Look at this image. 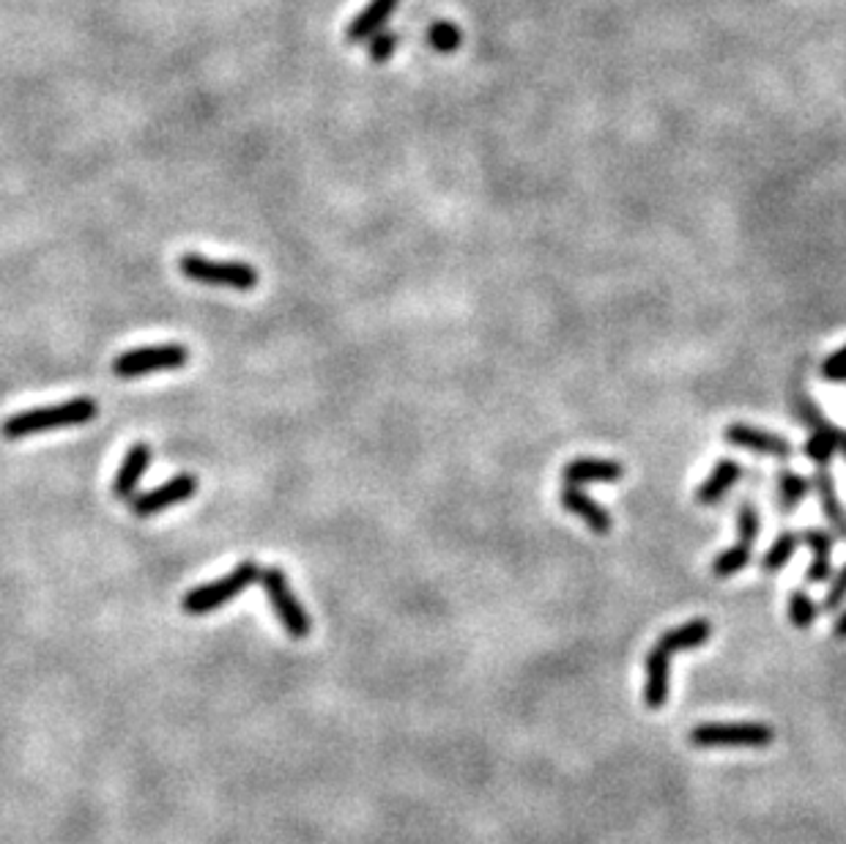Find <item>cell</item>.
I'll return each instance as SVG.
<instances>
[{
	"label": "cell",
	"instance_id": "1",
	"mask_svg": "<svg viewBox=\"0 0 846 844\" xmlns=\"http://www.w3.org/2000/svg\"><path fill=\"white\" fill-rule=\"evenodd\" d=\"M99 414V406L94 398H72L66 404L41 406V409L20 411V414L9 417L0 425V434L7 439H23V436L47 434V431L58 429H74V425H86Z\"/></svg>",
	"mask_w": 846,
	"mask_h": 844
},
{
	"label": "cell",
	"instance_id": "2",
	"mask_svg": "<svg viewBox=\"0 0 846 844\" xmlns=\"http://www.w3.org/2000/svg\"><path fill=\"white\" fill-rule=\"evenodd\" d=\"M261 579V566L252 562V559H245L241 566H236L234 571L227 573V576L216 579V582L203 584L198 589H189L182 600V609L187 615H211V611L222 609L225 604H231L234 598H239L250 584H256Z\"/></svg>",
	"mask_w": 846,
	"mask_h": 844
},
{
	"label": "cell",
	"instance_id": "3",
	"mask_svg": "<svg viewBox=\"0 0 846 844\" xmlns=\"http://www.w3.org/2000/svg\"><path fill=\"white\" fill-rule=\"evenodd\" d=\"M178 269L184 277L203 283V286H222L234 288V291H252L258 286L261 274L245 261H214V258L198 256V252H187L178 258Z\"/></svg>",
	"mask_w": 846,
	"mask_h": 844
},
{
	"label": "cell",
	"instance_id": "4",
	"mask_svg": "<svg viewBox=\"0 0 846 844\" xmlns=\"http://www.w3.org/2000/svg\"><path fill=\"white\" fill-rule=\"evenodd\" d=\"M189 360V351L178 343H162V346H142L135 351H124L113 360V373L121 378H140L148 373L176 371Z\"/></svg>",
	"mask_w": 846,
	"mask_h": 844
},
{
	"label": "cell",
	"instance_id": "5",
	"mask_svg": "<svg viewBox=\"0 0 846 844\" xmlns=\"http://www.w3.org/2000/svg\"><path fill=\"white\" fill-rule=\"evenodd\" d=\"M261 584L269 604H272L274 615H277V620L283 622L285 631H288L294 640H304V636H310L313 622H310V615H307L304 606L296 600L294 589L288 587L285 573L279 571V568H261Z\"/></svg>",
	"mask_w": 846,
	"mask_h": 844
},
{
	"label": "cell",
	"instance_id": "6",
	"mask_svg": "<svg viewBox=\"0 0 846 844\" xmlns=\"http://www.w3.org/2000/svg\"><path fill=\"white\" fill-rule=\"evenodd\" d=\"M687 741L699 748L716 746H748L761 748L775 741V730L770 724H699L691 730Z\"/></svg>",
	"mask_w": 846,
	"mask_h": 844
},
{
	"label": "cell",
	"instance_id": "7",
	"mask_svg": "<svg viewBox=\"0 0 846 844\" xmlns=\"http://www.w3.org/2000/svg\"><path fill=\"white\" fill-rule=\"evenodd\" d=\"M195 491H198V477H195V474H176V477L165 480V483L157 485V488L135 497L132 510H135V516H140V519H148V516H157L162 513V510L173 508V505H182L187 502V499H192Z\"/></svg>",
	"mask_w": 846,
	"mask_h": 844
},
{
	"label": "cell",
	"instance_id": "8",
	"mask_svg": "<svg viewBox=\"0 0 846 844\" xmlns=\"http://www.w3.org/2000/svg\"><path fill=\"white\" fill-rule=\"evenodd\" d=\"M729 445L743 447V450L759 452V456H773V458H789L792 445L784 436L767 434V431L754 429V425H743V422H732L726 431H723Z\"/></svg>",
	"mask_w": 846,
	"mask_h": 844
},
{
	"label": "cell",
	"instance_id": "9",
	"mask_svg": "<svg viewBox=\"0 0 846 844\" xmlns=\"http://www.w3.org/2000/svg\"><path fill=\"white\" fill-rule=\"evenodd\" d=\"M669 661L660 647H652L647 653V663H644V705L649 710H660L669 702Z\"/></svg>",
	"mask_w": 846,
	"mask_h": 844
},
{
	"label": "cell",
	"instance_id": "10",
	"mask_svg": "<svg viewBox=\"0 0 846 844\" xmlns=\"http://www.w3.org/2000/svg\"><path fill=\"white\" fill-rule=\"evenodd\" d=\"M622 477H625V467L620 461H606V458H575L564 467L568 485L617 483Z\"/></svg>",
	"mask_w": 846,
	"mask_h": 844
},
{
	"label": "cell",
	"instance_id": "11",
	"mask_svg": "<svg viewBox=\"0 0 846 844\" xmlns=\"http://www.w3.org/2000/svg\"><path fill=\"white\" fill-rule=\"evenodd\" d=\"M562 505L570 513L578 516L595 535H608V532H611V513L602 510V505H597L592 497H586L584 491H578V485H568V488L562 491Z\"/></svg>",
	"mask_w": 846,
	"mask_h": 844
},
{
	"label": "cell",
	"instance_id": "12",
	"mask_svg": "<svg viewBox=\"0 0 846 844\" xmlns=\"http://www.w3.org/2000/svg\"><path fill=\"white\" fill-rule=\"evenodd\" d=\"M151 456L153 452H151V447L146 445V442H137V445H132V450L124 456L119 474H115V480H113L115 499L135 497V488H137V483H140L142 474H146L148 463H151Z\"/></svg>",
	"mask_w": 846,
	"mask_h": 844
},
{
	"label": "cell",
	"instance_id": "13",
	"mask_svg": "<svg viewBox=\"0 0 846 844\" xmlns=\"http://www.w3.org/2000/svg\"><path fill=\"white\" fill-rule=\"evenodd\" d=\"M712 636V625L707 620H691L680 628H671L660 636V642L655 647L665 653V656H674V653L696 650V647H705Z\"/></svg>",
	"mask_w": 846,
	"mask_h": 844
},
{
	"label": "cell",
	"instance_id": "14",
	"mask_svg": "<svg viewBox=\"0 0 846 844\" xmlns=\"http://www.w3.org/2000/svg\"><path fill=\"white\" fill-rule=\"evenodd\" d=\"M739 477H743L739 463L732 461V458H723V461H718L716 467H712L710 477L699 485V491H696V502L699 505L721 502V499L729 494V488H732Z\"/></svg>",
	"mask_w": 846,
	"mask_h": 844
},
{
	"label": "cell",
	"instance_id": "15",
	"mask_svg": "<svg viewBox=\"0 0 846 844\" xmlns=\"http://www.w3.org/2000/svg\"><path fill=\"white\" fill-rule=\"evenodd\" d=\"M400 0H370L368 7H364V12L359 14L357 20H353L351 25H348V41H364L368 36H373L375 30L381 28V25L387 23L389 17L395 14V9H398Z\"/></svg>",
	"mask_w": 846,
	"mask_h": 844
},
{
	"label": "cell",
	"instance_id": "16",
	"mask_svg": "<svg viewBox=\"0 0 846 844\" xmlns=\"http://www.w3.org/2000/svg\"><path fill=\"white\" fill-rule=\"evenodd\" d=\"M806 543L813 548V562L808 568V582L824 584L833 576V541L824 530H808Z\"/></svg>",
	"mask_w": 846,
	"mask_h": 844
},
{
	"label": "cell",
	"instance_id": "17",
	"mask_svg": "<svg viewBox=\"0 0 846 844\" xmlns=\"http://www.w3.org/2000/svg\"><path fill=\"white\" fill-rule=\"evenodd\" d=\"M813 414V411H811ZM813 429H817V434L811 436V439L806 442V456L811 458L817 467H828L830 458L835 456V450H838V429H833V425H828V422L822 420L819 414H813Z\"/></svg>",
	"mask_w": 846,
	"mask_h": 844
},
{
	"label": "cell",
	"instance_id": "18",
	"mask_svg": "<svg viewBox=\"0 0 846 844\" xmlns=\"http://www.w3.org/2000/svg\"><path fill=\"white\" fill-rule=\"evenodd\" d=\"M813 485H817L819 502H822V510L824 516H828V521L846 537V513L838 502V494H835V485H833V477H830L828 467H817Z\"/></svg>",
	"mask_w": 846,
	"mask_h": 844
},
{
	"label": "cell",
	"instance_id": "19",
	"mask_svg": "<svg viewBox=\"0 0 846 844\" xmlns=\"http://www.w3.org/2000/svg\"><path fill=\"white\" fill-rule=\"evenodd\" d=\"M797 543H800V537H797L795 532H784V535H781L779 541L773 543V546L767 548L764 559H761V568H764L767 573L781 571V568H784L786 562L792 559V554L797 551Z\"/></svg>",
	"mask_w": 846,
	"mask_h": 844
},
{
	"label": "cell",
	"instance_id": "20",
	"mask_svg": "<svg viewBox=\"0 0 846 844\" xmlns=\"http://www.w3.org/2000/svg\"><path fill=\"white\" fill-rule=\"evenodd\" d=\"M808 494V483L795 472L779 474V505L784 513H792Z\"/></svg>",
	"mask_w": 846,
	"mask_h": 844
},
{
	"label": "cell",
	"instance_id": "21",
	"mask_svg": "<svg viewBox=\"0 0 846 844\" xmlns=\"http://www.w3.org/2000/svg\"><path fill=\"white\" fill-rule=\"evenodd\" d=\"M748 562H750V546L737 543V546H732V548H726L723 554H718L716 562H712V573H716L718 579H729V576H734V573L743 571Z\"/></svg>",
	"mask_w": 846,
	"mask_h": 844
},
{
	"label": "cell",
	"instance_id": "22",
	"mask_svg": "<svg viewBox=\"0 0 846 844\" xmlns=\"http://www.w3.org/2000/svg\"><path fill=\"white\" fill-rule=\"evenodd\" d=\"M460 28L452 23H433L427 30V45L438 52H455L460 47Z\"/></svg>",
	"mask_w": 846,
	"mask_h": 844
},
{
	"label": "cell",
	"instance_id": "23",
	"mask_svg": "<svg viewBox=\"0 0 846 844\" xmlns=\"http://www.w3.org/2000/svg\"><path fill=\"white\" fill-rule=\"evenodd\" d=\"M789 617H792V625L800 628V631L811 628L813 620H817V606H813V600L808 598L803 589H795V593H792Z\"/></svg>",
	"mask_w": 846,
	"mask_h": 844
},
{
	"label": "cell",
	"instance_id": "24",
	"mask_svg": "<svg viewBox=\"0 0 846 844\" xmlns=\"http://www.w3.org/2000/svg\"><path fill=\"white\" fill-rule=\"evenodd\" d=\"M759 526H761L759 513H756L750 505H743V510H739V516H737L739 543H743V546H754L756 535H759Z\"/></svg>",
	"mask_w": 846,
	"mask_h": 844
},
{
	"label": "cell",
	"instance_id": "25",
	"mask_svg": "<svg viewBox=\"0 0 846 844\" xmlns=\"http://www.w3.org/2000/svg\"><path fill=\"white\" fill-rule=\"evenodd\" d=\"M395 47H398V36L395 34H384L378 36V39H373V45H370V58H373L375 63H384L393 58Z\"/></svg>",
	"mask_w": 846,
	"mask_h": 844
},
{
	"label": "cell",
	"instance_id": "26",
	"mask_svg": "<svg viewBox=\"0 0 846 844\" xmlns=\"http://www.w3.org/2000/svg\"><path fill=\"white\" fill-rule=\"evenodd\" d=\"M822 373L824 378H830V382H846V346L838 348V351L824 362Z\"/></svg>",
	"mask_w": 846,
	"mask_h": 844
},
{
	"label": "cell",
	"instance_id": "27",
	"mask_svg": "<svg viewBox=\"0 0 846 844\" xmlns=\"http://www.w3.org/2000/svg\"><path fill=\"white\" fill-rule=\"evenodd\" d=\"M844 598H846V566L841 568L838 576H835L833 584H830L828 598H824V609H828V611L838 609V606L844 604Z\"/></svg>",
	"mask_w": 846,
	"mask_h": 844
},
{
	"label": "cell",
	"instance_id": "28",
	"mask_svg": "<svg viewBox=\"0 0 846 844\" xmlns=\"http://www.w3.org/2000/svg\"><path fill=\"white\" fill-rule=\"evenodd\" d=\"M835 636H838V640H846V611L841 615V620L835 622Z\"/></svg>",
	"mask_w": 846,
	"mask_h": 844
}]
</instances>
